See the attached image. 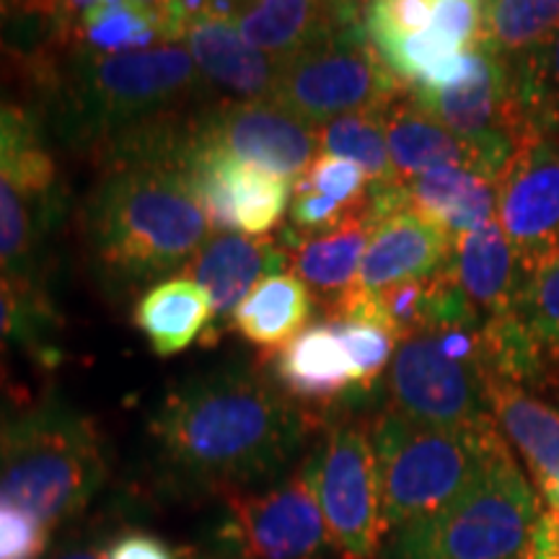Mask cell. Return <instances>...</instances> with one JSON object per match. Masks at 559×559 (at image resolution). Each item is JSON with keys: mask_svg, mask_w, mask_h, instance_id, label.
Listing matches in <instances>:
<instances>
[{"mask_svg": "<svg viewBox=\"0 0 559 559\" xmlns=\"http://www.w3.org/2000/svg\"><path fill=\"white\" fill-rule=\"evenodd\" d=\"M319 425L260 368L230 362L166 391L148 438L166 487L228 498L283 479Z\"/></svg>", "mask_w": 559, "mask_h": 559, "instance_id": "obj_1", "label": "cell"}, {"mask_svg": "<svg viewBox=\"0 0 559 559\" xmlns=\"http://www.w3.org/2000/svg\"><path fill=\"white\" fill-rule=\"evenodd\" d=\"M96 277L115 296L185 270L213 228L185 177L160 166H107L81 210Z\"/></svg>", "mask_w": 559, "mask_h": 559, "instance_id": "obj_2", "label": "cell"}, {"mask_svg": "<svg viewBox=\"0 0 559 559\" xmlns=\"http://www.w3.org/2000/svg\"><path fill=\"white\" fill-rule=\"evenodd\" d=\"M213 91L187 47L166 45L107 58L73 45L41 120H50L70 148L94 151L117 132L158 115L205 107L215 102Z\"/></svg>", "mask_w": 559, "mask_h": 559, "instance_id": "obj_3", "label": "cell"}, {"mask_svg": "<svg viewBox=\"0 0 559 559\" xmlns=\"http://www.w3.org/2000/svg\"><path fill=\"white\" fill-rule=\"evenodd\" d=\"M107 479V445L86 412L58 394L0 409V506L55 531L81 519Z\"/></svg>", "mask_w": 559, "mask_h": 559, "instance_id": "obj_4", "label": "cell"}, {"mask_svg": "<svg viewBox=\"0 0 559 559\" xmlns=\"http://www.w3.org/2000/svg\"><path fill=\"white\" fill-rule=\"evenodd\" d=\"M386 534L440 513L506 449L495 423L436 428L381 409L370 423Z\"/></svg>", "mask_w": 559, "mask_h": 559, "instance_id": "obj_5", "label": "cell"}, {"mask_svg": "<svg viewBox=\"0 0 559 559\" xmlns=\"http://www.w3.org/2000/svg\"><path fill=\"white\" fill-rule=\"evenodd\" d=\"M542 500L506 445L440 513L391 534V559H526Z\"/></svg>", "mask_w": 559, "mask_h": 559, "instance_id": "obj_6", "label": "cell"}, {"mask_svg": "<svg viewBox=\"0 0 559 559\" xmlns=\"http://www.w3.org/2000/svg\"><path fill=\"white\" fill-rule=\"evenodd\" d=\"M487 381L481 326L419 334L396 347L383 379V409L436 428L495 423Z\"/></svg>", "mask_w": 559, "mask_h": 559, "instance_id": "obj_7", "label": "cell"}, {"mask_svg": "<svg viewBox=\"0 0 559 559\" xmlns=\"http://www.w3.org/2000/svg\"><path fill=\"white\" fill-rule=\"evenodd\" d=\"M407 94L366 32V3L345 29L280 66L270 104L321 128L355 111H383Z\"/></svg>", "mask_w": 559, "mask_h": 559, "instance_id": "obj_8", "label": "cell"}, {"mask_svg": "<svg viewBox=\"0 0 559 559\" xmlns=\"http://www.w3.org/2000/svg\"><path fill=\"white\" fill-rule=\"evenodd\" d=\"M319 508L340 559H376L386 526L381 513L370 425L337 417L326 425L324 440L306 456Z\"/></svg>", "mask_w": 559, "mask_h": 559, "instance_id": "obj_9", "label": "cell"}, {"mask_svg": "<svg viewBox=\"0 0 559 559\" xmlns=\"http://www.w3.org/2000/svg\"><path fill=\"white\" fill-rule=\"evenodd\" d=\"M213 542L207 551L223 559H324L330 555V531L306 459L275 485L228 495L226 515Z\"/></svg>", "mask_w": 559, "mask_h": 559, "instance_id": "obj_10", "label": "cell"}, {"mask_svg": "<svg viewBox=\"0 0 559 559\" xmlns=\"http://www.w3.org/2000/svg\"><path fill=\"white\" fill-rule=\"evenodd\" d=\"M194 143L296 181L319 156L317 128L270 102L215 99L192 115Z\"/></svg>", "mask_w": 559, "mask_h": 559, "instance_id": "obj_11", "label": "cell"}, {"mask_svg": "<svg viewBox=\"0 0 559 559\" xmlns=\"http://www.w3.org/2000/svg\"><path fill=\"white\" fill-rule=\"evenodd\" d=\"M185 181L213 234L236 228L254 239H267L270 230L283 223L293 198V181L198 143L185 169Z\"/></svg>", "mask_w": 559, "mask_h": 559, "instance_id": "obj_12", "label": "cell"}, {"mask_svg": "<svg viewBox=\"0 0 559 559\" xmlns=\"http://www.w3.org/2000/svg\"><path fill=\"white\" fill-rule=\"evenodd\" d=\"M498 194V221L526 270L559 254V140L521 143Z\"/></svg>", "mask_w": 559, "mask_h": 559, "instance_id": "obj_13", "label": "cell"}, {"mask_svg": "<svg viewBox=\"0 0 559 559\" xmlns=\"http://www.w3.org/2000/svg\"><path fill=\"white\" fill-rule=\"evenodd\" d=\"M260 362L270 368L272 381L298 407L330 425V412H345L353 404V362L330 321L309 324L288 345L264 353Z\"/></svg>", "mask_w": 559, "mask_h": 559, "instance_id": "obj_14", "label": "cell"}, {"mask_svg": "<svg viewBox=\"0 0 559 559\" xmlns=\"http://www.w3.org/2000/svg\"><path fill=\"white\" fill-rule=\"evenodd\" d=\"M288 249L277 239H249L236 234H213L181 275L194 280L207 293L213 309L207 345L221 337L230 313L249 296L257 283L288 267Z\"/></svg>", "mask_w": 559, "mask_h": 559, "instance_id": "obj_15", "label": "cell"}, {"mask_svg": "<svg viewBox=\"0 0 559 559\" xmlns=\"http://www.w3.org/2000/svg\"><path fill=\"white\" fill-rule=\"evenodd\" d=\"M453 236L438 223L415 213L396 210L370 230L355 285L362 290H381L389 285L440 275L451 262Z\"/></svg>", "mask_w": 559, "mask_h": 559, "instance_id": "obj_16", "label": "cell"}, {"mask_svg": "<svg viewBox=\"0 0 559 559\" xmlns=\"http://www.w3.org/2000/svg\"><path fill=\"white\" fill-rule=\"evenodd\" d=\"M192 11L187 3H148V0H96L79 3L75 47L94 55L143 52L179 45Z\"/></svg>", "mask_w": 559, "mask_h": 559, "instance_id": "obj_17", "label": "cell"}, {"mask_svg": "<svg viewBox=\"0 0 559 559\" xmlns=\"http://www.w3.org/2000/svg\"><path fill=\"white\" fill-rule=\"evenodd\" d=\"M187 52L213 88L226 91L234 102H270L280 66L251 47L230 19L202 9L187 26Z\"/></svg>", "mask_w": 559, "mask_h": 559, "instance_id": "obj_18", "label": "cell"}, {"mask_svg": "<svg viewBox=\"0 0 559 559\" xmlns=\"http://www.w3.org/2000/svg\"><path fill=\"white\" fill-rule=\"evenodd\" d=\"M487 394L495 428L508 449L519 451L531 485L549 506L559 487V409L536 391L495 376H489Z\"/></svg>", "mask_w": 559, "mask_h": 559, "instance_id": "obj_19", "label": "cell"}, {"mask_svg": "<svg viewBox=\"0 0 559 559\" xmlns=\"http://www.w3.org/2000/svg\"><path fill=\"white\" fill-rule=\"evenodd\" d=\"M362 3H311V0H262L241 3L230 21L251 47L283 66L311 50L358 19Z\"/></svg>", "mask_w": 559, "mask_h": 559, "instance_id": "obj_20", "label": "cell"}, {"mask_svg": "<svg viewBox=\"0 0 559 559\" xmlns=\"http://www.w3.org/2000/svg\"><path fill=\"white\" fill-rule=\"evenodd\" d=\"M381 120L396 181H409L440 166H459V169L479 171L481 177L498 185L485 153L432 120L428 111L417 107L409 91L381 111Z\"/></svg>", "mask_w": 559, "mask_h": 559, "instance_id": "obj_21", "label": "cell"}, {"mask_svg": "<svg viewBox=\"0 0 559 559\" xmlns=\"http://www.w3.org/2000/svg\"><path fill=\"white\" fill-rule=\"evenodd\" d=\"M449 272L474 309L492 319L513 309L528 270L495 218L469 234L453 236Z\"/></svg>", "mask_w": 559, "mask_h": 559, "instance_id": "obj_22", "label": "cell"}, {"mask_svg": "<svg viewBox=\"0 0 559 559\" xmlns=\"http://www.w3.org/2000/svg\"><path fill=\"white\" fill-rule=\"evenodd\" d=\"M66 198H37L0 174V275L47 288L50 236Z\"/></svg>", "mask_w": 559, "mask_h": 559, "instance_id": "obj_23", "label": "cell"}, {"mask_svg": "<svg viewBox=\"0 0 559 559\" xmlns=\"http://www.w3.org/2000/svg\"><path fill=\"white\" fill-rule=\"evenodd\" d=\"M370 230L373 223L368 215H358L321 234H296L288 226L275 239L288 249L293 275L304 280L309 290H317L321 300H330L353 288L358 280Z\"/></svg>", "mask_w": 559, "mask_h": 559, "instance_id": "obj_24", "label": "cell"}, {"mask_svg": "<svg viewBox=\"0 0 559 559\" xmlns=\"http://www.w3.org/2000/svg\"><path fill=\"white\" fill-rule=\"evenodd\" d=\"M132 321L148 342L153 355L171 358L190 349L198 340H210L213 309H210L207 293L194 280L174 275L164 283L151 285L138 298Z\"/></svg>", "mask_w": 559, "mask_h": 559, "instance_id": "obj_25", "label": "cell"}, {"mask_svg": "<svg viewBox=\"0 0 559 559\" xmlns=\"http://www.w3.org/2000/svg\"><path fill=\"white\" fill-rule=\"evenodd\" d=\"M402 185L407 207L438 223L451 236L469 234L498 218V185L479 171L440 166Z\"/></svg>", "mask_w": 559, "mask_h": 559, "instance_id": "obj_26", "label": "cell"}, {"mask_svg": "<svg viewBox=\"0 0 559 559\" xmlns=\"http://www.w3.org/2000/svg\"><path fill=\"white\" fill-rule=\"evenodd\" d=\"M311 313L313 293L309 285L293 272H277L251 288L239 309L230 313L226 330L264 353H275L309 326Z\"/></svg>", "mask_w": 559, "mask_h": 559, "instance_id": "obj_27", "label": "cell"}, {"mask_svg": "<svg viewBox=\"0 0 559 559\" xmlns=\"http://www.w3.org/2000/svg\"><path fill=\"white\" fill-rule=\"evenodd\" d=\"M0 174L37 198H66L60 174L47 148L45 120L24 102H9L0 94Z\"/></svg>", "mask_w": 559, "mask_h": 559, "instance_id": "obj_28", "label": "cell"}, {"mask_svg": "<svg viewBox=\"0 0 559 559\" xmlns=\"http://www.w3.org/2000/svg\"><path fill=\"white\" fill-rule=\"evenodd\" d=\"M519 140H559V26L523 58L508 62ZM521 148V145H519Z\"/></svg>", "mask_w": 559, "mask_h": 559, "instance_id": "obj_29", "label": "cell"}, {"mask_svg": "<svg viewBox=\"0 0 559 559\" xmlns=\"http://www.w3.org/2000/svg\"><path fill=\"white\" fill-rule=\"evenodd\" d=\"M60 313L39 285L0 275V355L24 353L55 358Z\"/></svg>", "mask_w": 559, "mask_h": 559, "instance_id": "obj_30", "label": "cell"}, {"mask_svg": "<svg viewBox=\"0 0 559 559\" xmlns=\"http://www.w3.org/2000/svg\"><path fill=\"white\" fill-rule=\"evenodd\" d=\"M559 26V0H489L481 3L477 45L506 62L534 50Z\"/></svg>", "mask_w": 559, "mask_h": 559, "instance_id": "obj_31", "label": "cell"}, {"mask_svg": "<svg viewBox=\"0 0 559 559\" xmlns=\"http://www.w3.org/2000/svg\"><path fill=\"white\" fill-rule=\"evenodd\" d=\"M319 153L347 158L368 174L370 185H394L381 111H355L317 128Z\"/></svg>", "mask_w": 559, "mask_h": 559, "instance_id": "obj_32", "label": "cell"}, {"mask_svg": "<svg viewBox=\"0 0 559 559\" xmlns=\"http://www.w3.org/2000/svg\"><path fill=\"white\" fill-rule=\"evenodd\" d=\"M513 319L528 334L534 347L544 355L559 376V254L534 264L526 272L519 298H515ZM557 394V391H555Z\"/></svg>", "mask_w": 559, "mask_h": 559, "instance_id": "obj_33", "label": "cell"}, {"mask_svg": "<svg viewBox=\"0 0 559 559\" xmlns=\"http://www.w3.org/2000/svg\"><path fill=\"white\" fill-rule=\"evenodd\" d=\"M337 330L342 345H345L349 362H353L355 394L353 402H362L379 386L381 376L386 373L391 360H394L400 340L391 334L383 324L366 319H337L330 321Z\"/></svg>", "mask_w": 559, "mask_h": 559, "instance_id": "obj_34", "label": "cell"}, {"mask_svg": "<svg viewBox=\"0 0 559 559\" xmlns=\"http://www.w3.org/2000/svg\"><path fill=\"white\" fill-rule=\"evenodd\" d=\"M296 185L321 194V198L337 202L345 210L366 207L370 190L368 174L358 164H353L347 158L324 156V153H319L311 160V166L304 171V177Z\"/></svg>", "mask_w": 559, "mask_h": 559, "instance_id": "obj_35", "label": "cell"}, {"mask_svg": "<svg viewBox=\"0 0 559 559\" xmlns=\"http://www.w3.org/2000/svg\"><path fill=\"white\" fill-rule=\"evenodd\" d=\"M52 531L24 510L0 506V559H45Z\"/></svg>", "mask_w": 559, "mask_h": 559, "instance_id": "obj_36", "label": "cell"}, {"mask_svg": "<svg viewBox=\"0 0 559 559\" xmlns=\"http://www.w3.org/2000/svg\"><path fill=\"white\" fill-rule=\"evenodd\" d=\"M190 549H179L145 528L115 531L104 559H187Z\"/></svg>", "mask_w": 559, "mask_h": 559, "instance_id": "obj_37", "label": "cell"}, {"mask_svg": "<svg viewBox=\"0 0 559 559\" xmlns=\"http://www.w3.org/2000/svg\"><path fill=\"white\" fill-rule=\"evenodd\" d=\"M107 523L96 521L79 531H68L55 547L47 551L45 559H104L107 557V544L111 539Z\"/></svg>", "mask_w": 559, "mask_h": 559, "instance_id": "obj_38", "label": "cell"}, {"mask_svg": "<svg viewBox=\"0 0 559 559\" xmlns=\"http://www.w3.org/2000/svg\"><path fill=\"white\" fill-rule=\"evenodd\" d=\"M526 559H559V508L542 510Z\"/></svg>", "mask_w": 559, "mask_h": 559, "instance_id": "obj_39", "label": "cell"}, {"mask_svg": "<svg viewBox=\"0 0 559 559\" xmlns=\"http://www.w3.org/2000/svg\"><path fill=\"white\" fill-rule=\"evenodd\" d=\"M13 9H16V3H0V29H3V26H5V21L11 19Z\"/></svg>", "mask_w": 559, "mask_h": 559, "instance_id": "obj_40", "label": "cell"}, {"mask_svg": "<svg viewBox=\"0 0 559 559\" xmlns=\"http://www.w3.org/2000/svg\"><path fill=\"white\" fill-rule=\"evenodd\" d=\"M187 559H223L218 555H213V551H200V549H190V557Z\"/></svg>", "mask_w": 559, "mask_h": 559, "instance_id": "obj_41", "label": "cell"}, {"mask_svg": "<svg viewBox=\"0 0 559 559\" xmlns=\"http://www.w3.org/2000/svg\"><path fill=\"white\" fill-rule=\"evenodd\" d=\"M549 508H559V487H557L555 498H551V502H549Z\"/></svg>", "mask_w": 559, "mask_h": 559, "instance_id": "obj_42", "label": "cell"}, {"mask_svg": "<svg viewBox=\"0 0 559 559\" xmlns=\"http://www.w3.org/2000/svg\"><path fill=\"white\" fill-rule=\"evenodd\" d=\"M557 394H559V376H557Z\"/></svg>", "mask_w": 559, "mask_h": 559, "instance_id": "obj_43", "label": "cell"}]
</instances>
